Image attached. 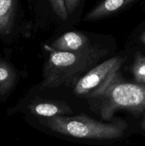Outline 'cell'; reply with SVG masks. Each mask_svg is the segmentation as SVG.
Returning a JSON list of instances; mask_svg holds the SVG:
<instances>
[{
    "mask_svg": "<svg viewBox=\"0 0 145 146\" xmlns=\"http://www.w3.org/2000/svg\"><path fill=\"white\" fill-rule=\"evenodd\" d=\"M91 46L89 38L85 34L77 31L66 32L51 44L53 51L64 52H76Z\"/></svg>",
    "mask_w": 145,
    "mask_h": 146,
    "instance_id": "cell-5",
    "label": "cell"
},
{
    "mask_svg": "<svg viewBox=\"0 0 145 146\" xmlns=\"http://www.w3.org/2000/svg\"><path fill=\"white\" fill-rule=\"evenodd\" d=\"M107 52V48L92 45L76 52L52 50L43 68L41 88L75 85Z\"/></svg>",
    "mask_w": 145,
    "mask_h": 146,
    "instance_id": "cell-1",
    "label": "cell"
},
{
    "mask_svg": "<svg viewBox=\"0 0 145 146\" xmlns=\"http://www.w3.org/2000/svg\"><path fill=\"white\" fill-rule=\"evenodd\" d=\"M140 41L145 45V31L142 32V34L140 36Z\"/></svg>",
    "mask_w": 145,
    "mask_h": 146,
    "instance_id": "cell-13",
    "label": "cell"
},
{
    "mask_svg": "<svg viewBox=\"0 0 145 146\" xmlns=\"http://www.w3.org/2000/svg\"><path fill=\"white\" fill-rule=\"evenodd\" d=\"M55 14L62 20H66L68 17V11L64 0H49Z\"/></svg>",
    "mask_w": 145,
    "mask_h": 146,
    "instance_id": "cell-11",
    "label": "cell"
},
{
    "mask_svg": "<svg viewBox=\"0 0 145 146\" xmlns=\"http://www.w3.org/2000/svg\"><path fill=\"white\" fill-rule=\"evenodd\" d=\"M95 99L98 101V113L105 121H111L119 110L139 114L145 111V85L122 82L119 79Z\"/></svg>",
    "mask_w": 145,
    "mask_h": 146,
    "instance_id": "cell-3",
    "label": "cell"
},
{
    "mask_svg": "<svg viewBox=\"0 0 145 146\" xmlns=\"http://www.w3.org/2000/svg\"><path fill=\"white\" fill-rule=\"evenodd\" d=\"M41 123L57 133L81 139H117L124 135L127 128V123L122 120L102 123L85 114L73 117L58 115L46 118Z\"/></svg>",
    "mask_w": 145,
    "mask_h": 146,
    "instance_id": "cell-2",
    "label": "cell"
},
{
    "mask_svg": "<svg viewBox=\"0 0 145 146\" xmlns=\"http://www.w3.org/2000/svg\"><path fill=\"white\" fill-rule=\"evenodd\" d=\"M17 0H0V35L12 31L16 12Z\"/></svg>",
    "mask_w": 145,
    "mask_h": 146,
    "instance_id": "cell-8",
    "label": "cell"
},
{
    "mask_svg": "<svg viewBox=\"0 0 145 146\" xmlns=\"http://www.w3.org/2000/svg\"><path fill=\"white\" fill-rule=\"evenodd\" d=\"M16 81V73L12 67L0 60V96L7 94L14 86Z\"/></svg>",
    "mask_w": 145,
    "mask_h": 146,
    "instance_id": "cell-9",
    "label": "cell"
},
{
    "mask_svg": "<svg viewBox=\"0 0 145 146\" xmlns=\"http://www.w3.org/2000/svg\"><path fill=\"white\" fill-rule=\"evenodd\" d=\"M136 0H104L85 15V21H93L107 17L125 8Z\"/></svg>",
    "mask_w": 145,
    "mask_h": 146,
    "instance_id": "cell-7",
    "label": "cell"
},
{
    "mask_svg": "<svg viewBox=\"0 0 145 146\" xmlns=\"http://www.w3.org/2000/svg\"><path fill=\"white\" fill-rule=\"evenodd\" d=\"M68 15L72 14L80 5L81 0H64Z\"/></svg>",
    "mask_w": 145,
    "mask_h": 146,
    "instance_id": "cell-12",
    "label": "cell"
},
{
    "mask_svg": "<svg viewBox=\"0 0 145 146\" xmlns=\"http://www.w3.org/2000/svg\"><path fill=\"white\" fill-rule=\"evenodd\" d=\"M28 110L34 115L45 117L46 118L71 114L72 110L63 101H37L28 106Z\"/></svg>",
    "mask_w": 145,
    "mask_h": 146,
    "instance_id": "cell-6",
    "label": "cell"
},
{
    "mask_svg": "<svg viewBox=\"0 0 145 146\" xmlns=\"http://www.w3.org/2000/svg\"><path fill=\"white\" fill-rule=\"evenodd\" d=\"M124 63L123 57L115 56L96 66L76 83L74 93L79 97L98 98L112 83L121 79L119 71Z\"/></svg>",
    "mask_w": 145,
    "mask_h": 146,
    "instance_id": "cell-4",
    "label": "cell"
},
{
    "mask_svg": "<svg viewBox=\"0 0 145 146\" xmlns=\"http://www.w3.org/2000/svg\"><path fill=\"white\" fill-rule=\"evenodd\" d=\"M132 72L134 80L138 84L145 85V55L136 54L132 66Z\"/></svg>",
    "mask_w": 145,
    "mask_h": 146,
    "instance_id": "cell-10",
    "label": "cell"
},
{
    "mask_svg": "<svg viewBox=\"0 0 145 146\" xmlns=\"http://www.w3.org/2000/svg\"><path fill=\"white\" fill-rule=\"evenodd\" d=\"M142 127H143V128H144V129L145 130V119L144 120L143 123H142Z\"/></svg>",
    "mask_w": 145,
    "mask_h": 146,
    "instance_id": "cell-14",
    "label": "cell"
}]
</instances>
